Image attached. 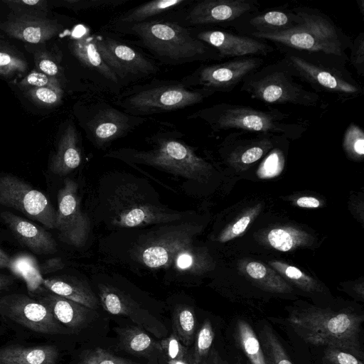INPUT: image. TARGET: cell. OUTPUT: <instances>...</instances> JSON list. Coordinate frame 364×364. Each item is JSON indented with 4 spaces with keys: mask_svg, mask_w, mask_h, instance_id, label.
Returning a JSON list of instances; mask_svg holds the SVG:
<instances>
[{
    "mask_svg": "<svg viewBox=\"0 0 364 364\" xmlns=\"http://www.w3.org/2000/svg\"><path fill=\"white\" fill-rule=\"evenodd\" d=\"M301 18L300 24L285 31L258 33L252 37L272 43L284 49L348 62L347 50L353 40L332 18L320 10L306 6L292 7Z\"/></svg>",
    "mask_w": 364,
    "mask_h": 364,
    "instance_id": "obj_1",
    "label": "cell"
},
{
    "mask_svg": "<svg viewBox=\"0 0 364 364\" xmlns=\"http://www.w3.org/2000/svg\"><path fill=\"white\" fill-rule=\"evenodd\" d=\"M287 321L306 343L336 348L364 360L363 314L310 306L293 310Z\"/></svg>",
    "mask_w": 364,
    "mask_h": 364,
    "instance_id": "obj_2",
    "label": "cell"
},
{
    "mask_svg": "<svg viewBox=\"0 0 364 364\" xmlns=\"http://www.w3.org/2000/svg\"><path fill=\"white\" fill-rule=\"evenodd\" d=\"M205 122L213 132L238 131L255 134L282 135L296 139L307 130V120L272 108L261 110L250 106L220 102L200 109L188 117Z\"/></svg>",
    "mask_w": 364,
    "mask_h": 364,
    "instance_id": "obj_3",
    "label": "cell"
},
{
    "mask_svg": "<svg viewBox=\"0 0 364 364\" xmlns=\"http://www.w3.org/2000/svg\"><path fill=\"white\" fill-rule=\"evenodd\" d=\"M124 28L163 63L179 65L196 61L222 60L215 49L198 39L190 29L177 23L148 20Z\"/></svg>",
    "mask_w": 364,
    "mask_h": 364,
    "instance_id": "obj_4",
    "label": "cell"
},
{
    "mask_svg": "<svg viewBox=\"0 0 364 364\" xmlns=\"http://www.w3.org/2000/svg\"><path fill=\"white\" fill-rule=\"evenodd\" d=\"M173 134V131L155 133L149 139L151 148L146 150L124 148L107 156L150 166L187 179L201 180L210 165Z\"/></svg>",
    "mask_w": 364,
    "mask_h": 364,
    "instance_id": "obj_5",
    "label": "cell"
},
{
    "mask_svg": "<svg viewBox=\"0 0 364 364\" xmlns=\"http://www.w3.org/2000/svg\"><path fill=\"white\" fill-rule=\"evenodd\" d=\"M294 76L316 93L335 95L344 102L363 95L362 86L346 68V63L318 55L279 50Z\"/></svg>",
    "mask_w": 364,
    "mask_h": 364,
    "instance_id": "obj_6",
    "label": "cell"
},
{
    "mask_svg": "<svg viewBox=\"0 0 364 364\" xmlns=\"http://www.w3.org/2000/svg\"><path fill=\"white\" fill-rule=\"evenodd\" d=\"M213 94L208 90L188 87L182 81H155L127 90L115 104L127 114L144 117L193 106Z\"/></svg>",
    "mask_w": 364,
    "mask_h": 364,
    "instance_id": "obj_7",
    "label": "cell"
},
{
    "mask_svg": "<svg viewBox=\"0 0 364 364\" xmlns=\"http://www.w3.org/2000/svg\"><path fill=\"white\" fill-rule=\"evenodd\" d=\"M284 58L262 66L242 82L240 91L251 99L271 105L317 107L319 95L299 83Z\"/></svg>",
    "mask_w": 364,
    "mask_h": 364,
    "instance_id": "obj_8",
    "label": "cell"
},
{
    "mask_svg": "<svg viewBox=\"0 0 364 364\" xmlns=\"http://www.w3.org/2000/svg\"><path fill=\"white\" fill-rule=\"evenodd\" d=\"M109 203L112 223L121 228L165 224L182 218L181 213L148 202L134 184L119 186Z\"/></svg>",
    "mask_w": 364,
    "mask_h": 364,
    "instance_id": "obj_9",
    "label": "cell"
},
{
    "mask_svg": "<svg viewBox=\"0 0 364 364\" xmlns=\"http://www.w3.org/2000/svg\"><path fill=\"white\" fill-rule=\"evenodd\" d=\"M197 231L196 225L188 223L161 226L140 237L134 254L149 268L168 267L179 251L191 245Z\"/></svg>",
    "mask_w": 364,
    "mask_h": 364,
    "instance_id": "obj_10",
    "label": "cell"
},
{
    "mask_svg": "<svg viewBox=\"0 0 364 364\" xmlns=\"http://www.w3.org/2000/svg\"><path fill=\"white\" fill-rule=\"evenodd\" d=\"M146 119L127 114L107 102L95 101L86 107L82 126L91 142L102 148L125 136Z\"/></svg>",
    "mask_w": 364,
    "mask_h": 364,
    "instance_id": "obj_11",
    "label": "cell"
},
{
    "mask_svg": "<svg viewBox=\"0 0 364 364\" xmlns=\"http://www.w3.org/2000/svg\"><path fill=\"white\" fill-rule=\"evenodd\" d=\"M263 63L262 57L248 56L203 65L182 82L188 87L203 88L213 93L230 92L248 75L261 68Z\"/></svg>",
    "mask_w": 364,
    "mask_h": 364,
    "instance_id": "obj_12",
    "label": "cell"
},
{
    "mask_svg": "<svg viewBox=\"0 0 364 364\" xmlns=\"http://www.w3.org/2000/svg\"><path fill=\"white\" fill-rule=\"evenodd\" d=\"M0 205L17 210L48 229L55 228L56 211L49 199L18 177L0 176Z\"/></svg>",
    "mask_w": 364,
    "mask_h": 364,
    "instance_id": "obj_13",
    "label": "cell"
},
{
    "mask_svg": "<svg viewBox=\"0 0 364 364\" xmlns=\"http://www.w3.org/2000/svg\"><path fill=\"white\" fill-rule=\"evenodd\" d=\"M97 50L119 82H132L154 75L158 67L134 48L109 36H93Z\"/></svg>",
    "mask_w": 364,
    "mask_h": 364,
    "instance_id": "obj_14",
    "label": "cell"
},
{
    "mask_svg": "<svg viewBox=\"0 0 364 364\" xmlns=\"http://www.w3.org/2000/svg\"><path fill=\"white\" fill-rule=\"evenodd\" d=\"M55 229L60 240L74 247L85 245L90 230L88 217L81 210L77 184L66 178L57 196Z\"/></svg>",
    "mask_w": 364,
    "mask_h": 364,
    "instance_id": "obj_15",
    "label": "cell"
},
{
    "mask_svg": "<svg viewBox=\"0 0 364 364\" xmlns=\"http://www.w3.org/2000/svg\"><path fill=\"white\" fill-rule=\"evenodd\" d=\"M0 314L37 333H65L63 326L46 306L25 294H12L2 296Z\"/></svg>",
    "mask_w": 364,
    "mask_h": 364,
    "instance_id": "obj_16",
    "label": "cell"
},
{
    "mask_svg": "<svg viewBox=\"0 0 364 364\" xmlns=\"http://www.w3.org/2000/svg\"><path fill=\"white\" fill-rule=\"evenodd\" d=\"M259 7L257 0H203L191 6L186 21L191 26L230 28L242 16Z\"/></svg>",
    "mask_w": 364,
    "mask_h": 364,
    "instance_id": "obj_17",
    "label": "cell"
},
{
    "mask_svg": "<svg viewBox=\"0 0 364 364\" xmlns=\"http://www.w3.org/2000/svg\"><path fill=\"white\" fill-rule=\"evenodd\" d=\"M195 36L215 49L222 60L248 56H267L275 47L267 41L223 29L209 28L194 32Z\"/></svg>",
    "mask_w": 364,
    "mask_h": 364,
    "instance_id": "obj_18",
    "label": "cell"
},
{
    "mask_svg": "<svg viewBox=\"0 0 364 364\" xmlns=\"http://www.w3.org/2000/svg\"><path fill=\"white\" fill-rule=\"evenodd\" d=\"M300 23V16L292 8H276L244 15L230 28L238 34L252 37L258 33L285 31L298 26Z\"/></svg>",
    "mask_w": 364,
    "mask_h": 364,
    "instance_id": "obj_19",
    "label": "cell"
},
{
    "mask_svg": "<svg viewBox=\"0 0 364 364\" xmlns=\"http://www.w3.org/2000/svg\"><path fill=\"white\" fill-rule=\"evenodd\" d=\"M63 26L56 21L15 13L0 24L9 36L31 43H44L59 33Z\"/></svg>",
    "mask_w": 364,
    "mask_h": 364,
    "instance_id": "obj_20",
    "label": "cell"
},
{
    "mask_svg": "<svg viewBox=\"0 0 364 364\" xmlns=\"http://www.w3.org/2000/svg\"><path fill=\"white\" fill-rule=\"evenodd\" d=\"M16 239L33 252L38 255H50L58 251V245L48 231L9 211L0 214Z\"/></svg>",
    "mask_w": 364,
    "mask_h": 364,
    "instance_id": "obj_21",
    "label": "cell"
},
{
    "mask_svg": "<svg viewBox=\"0 0 364 364\" xmlns=\"http://www.w3.org/2000/svg\"><path fill=\"white\" fill-rule=\"evenodd\" d=\"M233 352L242 364H269L255 329L245 318L237 316L230 323Z\"/></svg>",
    "mask_w": 364,
    "mask_h": 364,
    "instance_id": "obj_22",
    "label": "cell"
},
{
    "mask_svg": "<svg viewBox=\"0 0 364 364\" xmlns=\"http://www.w3.org/2000/svg\"><path fill=\"white\" fill-rule=\"evenodd\" d=\"M38 301L46 306L60 323L70 328L84 326L92 315L93 309L53 292L39 296Z\"/></svg>",
    "mask_w": 364,
    "mask_h": 364,
    "instance_id": "obj_23",
    "label": "cell"
},
{
    "mask_svg": "<svg viewBox=\"0 0 364 364\" xmlns=\"http://www.w3.org/2000/svg\"><path fill=\"white\" fill-rule=\"evenodd\" d=\"M81 161L78 134L75 126L69 124L60 138L57 151L50 161V170L56 175L65 176L77 168Z\"/></svg>",
    "mask_w": 364,
    "mask_h": 364,
    "instance_id": "obj_24",
    "label": "cell"
},
{
    "mask_svg": "<svg viewBox=\"0 0 364 364\" xmlns=\"http://www.w3.org/2000/svg\"><path fill=\"white\" fill-rule=\"evenodd\" d=\"M43 284L46 288L58 296L93 310L98 307V299L89 284L76 277H51L43 279Z\"/></svg>",
    "mask_w": 364,
    "mask_h": 364,
    "instance_id": "obj_25",
    "label": "cell"
},
{
    "mask_svg": "<svg viewBox=\"0 0 364 364\" xmlns=\"http://www.w3.org/2000/svg\"><path fill=\"white\" fill-rule=\"evenodd\" d=\"M58 355L55 346L11 345L0 348V364H56Z\"/></svg>",
    "mask_w": 364,
    "mask_h": 364,
    "instance_id": "obj_26",
    "label": "cell"
},
{
    "mask_svg": "<svg viewBox=\"0 0 364 364\" xmlns=\"http://www.w3.org/2000/svg\"><path fill=\"white\" fill-rule=\"evenodd\" d=\"M71 46L73 54L82 65L100 74L106 80L115 84L119 83L114 73L100 55L93 36H85L74 38Z\"/></svg>",
    "mask_w": 364,
    "mask_h": 364,
    "instance_id": "obj_27",
    "label": "cell"
},
{
    "mask_svg": "<svg viewBox=\"0 0 364 364\" xmlns=\"http://www.w3.org/2000/svg\"><path fill=\"white\" fill-rule=\"evenodd\" d=\"M187 0H154L133 8L117 18L114 23L122 26L150 20L163 13L186 4Z\"/></svg>",
    "mask_w": 364,
    "mask_h": 364,
    "instance_id": "obj_28",
    "label": "cell"
},
{
    "mask_svg": "<svg viewBox=\"0 0 364 364\" xmlns=\"http://www.w3.org/2000/svg\"><path fill=\"white\" fill-rule=\"evenodd\" d=\"M255 331L269 364H293L269 323L259 321Z\"/></svg>",
    "mask_w": 364,
    "mask_h": 364,
    "instance_id": "obj_29",
    "label": "cell"
},
{
    "mask_svg": "<svg viewBox=\"0 0 364 364\" xmlns=\"http://www.w3.org/2000/svg\"><path fill=\"white\" fill-rule=\"evenodd\" d=\"M121 348L133 354H145L154 347L152 339L136 327L117 329Z\"/></svg>",
    "mask_w": 364,
    "mask_h": 364,
    "instance_id": "obj_30",
    "label": "cell"
},
{
    "mask_svg": "<svg viewBox=\"0 0 364 364\" xmlns=\"http://www.w3.org/2000/svg\"><path fill=\"white\" fill-rule=\"evenodd\" d=\"M173 326L174 333L186 345L193 338L196 319L193 309L186 305H178L173 313Z\"/></svg>",
    "mask_w": 364,
    "mask_h": 364,
    "instance_id": "obj_31",
    "label": "cell"
},
{
    "mask_svg": "<svg viewBox=\"0 0 364 364\" xmlns=\"http://www.w3.org/2000/svg\"><path fill=\"white\" fill-rule=\"evenodd\" d=\"M99 296L105 311L114 315L128 314L129 307L124 295L113 287L100 284Z\"/></svg>",
    "mask_w": 364,
    "mask_h": 364,
    "instance_id": "obj_32",
    "label": "cell"
},
{
    "mask_svg": "<svg viewBox=\"0 0 364 364\" xmlns=\"http://www.w3.org/2000/svg\"><path fill=\"white\" fill-rule=\"evenodd\" d=\"M267 239L273 248L287 252L301 244L303 235L301 232L293 229L274 228L269 231Z\"/></svg>",
    "mask_w": 364,
    "mask_h": 364,
    "instance_id": "obj_33",
    "label": "cell"
},
{
    "mask_svg": "<svg viewBox=\"0 0 364 364\" xmlns=\"http://www.w3.org/2000/svg\"><path fill=\"white\" fill-rule=\"evenodd\" d=\"M343 147L352 158L361 159L364 155V132L355 122L349 124L344 132Z\"/></svg>",
    "mask_w": 364,
    "mask_h": 364,
    "instance_id": "obj_34",
    "label": "cell"
},
{
    "mask_svg": "<svg viewBox=\"0 0 364 364\" xmlns=\"http://www.w3.org/2000/svg\"><path fill=\"white\" fill-rule=\"evenodd\" d=\"M271 263L278 271L302 290L309 293L321 290L320 286L313 279L304 274L298 268L280 262H272Z\"/></svg>",
    "mask_w": 364,
    "mask_h": 364,
    "instance_id": "obj_35",
    "label": "cell"
},
{
    "mask_svg": "<svg viewBox=\"0 0 364 364\" xmlns=\"http://www.w3.org/2000/svg\"><path fill=\"white\" fill-rule=\"evenodd\" d=\"M215 333L209 320H205L200 328L193 353V364H200L208 355L213 343Z\"/></svg>",
    "mask_w": 364,
    "mask_h": 364,
    "instance_id": "obj_36",
    "label": "cell"
},
{
    "mask_svg": "<svg viewBox=\"0 0 364 364\" xmlns=\"http://www.w3.org/2000/svg\"><path fill=\"white\" fill-rule=\"evenodd\" d=\"M4 2L17 14L46 18L48 12V2L45 0H7Z\"/></svg>",
    "mask_w": 364,
    "mask_h": 364,
    "instance_id": "obj_37",
    "label": "cell"
},
{
    "mask_svg": "<svg viewBox=\"0 0 364 364\" xmlns=\"http://www.w3.org/2000/svg\"><path fill=\"white\" fill-rule=\"evenodd\" d=\"M27 95L34 102L50 107L61 102L63 91L60 85L33 87L27 90Z\"/></svg>",
    "mask_w": 364,
    "mask_h": 364,
    "instance_id": "obj_38",
    "label": "cell"
},
{
    "mask_svg": "<svg viewBox=\"0 0 364 364\" xmlns=\"http://www.w3.org/2000/svg\"><path fill=\"white\" fill-rule=\"evenodd\" d=\"M180 271L184 272H196L200 267V253L197 252L191 245L182 249L173 257L171 264Z\"/></svg>",
    "mask_w": 364,
    "mask_h": 364,
    "instance_id": "obj_39",
    "label": "cell"
},
{
    "mask_svg": "<svg viewBox=\"0 0 364 364\" xmlns=\"http://www.w3.org/2000/svg\"><path fill=\"white\" fill-rule=\"evenodd\" d=\"M77 364H138L100 348L89 350Z\"/></svg>",
    "mask_w": 364,
    "mask_h": 364,
    "instance_id": "obj_40",
    "label": "cell"
},
{
    "mask_svg": "<svg viewBox=\"0 0 364 364\" xmlns=\"http://www.w3.org/2000/svg\"><path fill=\"white\" fill-rule=\"evenodd\" d=\"M348 62L350 63L358 75L364 76V33L360 32L353 40L350 47Z\"/></svg>",
    "mask_w": 364,
    "mask_h": 364,
    "instance_id": "obj_41",
    "label": "cell"
},
{
    "mask_svg": "<svg viewBox=\"0 0 364 364\" xmlns=\"http://www.w3.org/2000/svg\"><path fill=\"white\" fill-rule=\"evenodd\" d=\"M26 63L21 58L7 52L0 50V75L11 76L26 71Z\"/></svg>",
    "mask_w": 364,
    "mask_h": 364,
    "instance_id": "obj_42",
    "label": "cell"
},
{
    "mask_svg": "<svg viewBox=\"0 0 364 364\" xmlns=\"http://www.w3.org/2000/svg\"><path fill=\"white\" fill-rule=\"evenodd\" d=\"M323 364H364L355 355L333 347H323Z\"/></svg>",
    "mask_w": 364,
    "mask_h": 364,
    "instance_id": "obj_43",
    "label": "cell"
},
{
    "mask_svg": "<svg viewBox=\"0 0 364 364\" xmlns=\"http://www.w3.org/2000/svg\"><path fill=\"white\" fill-rule=\"evenodd\" d=\"M127 0H64L60 1L62 6L80 11L88 9L100 8L102 6H118Z\"/></svg>",
    "mask_w": 364,
    "mask_h": 364,
    "instance_id": "obj_44",
    "label": "cell"
},
{
    "mask_svg": "<svg viewBox=\"0 0 364 364\" xmlns=\"http://www.w3.org/2000/svg\"><path fill=\"white\" fill-rule=\"evenodd\" d=\"M58 85H60V83L57 77L36 71L30 73L19 83V86L30 88Z\"/></svg>",
    "mask_w": 364,
    "mask_h": 364,
    "instance_id": "obj_45",
    "label": "cell"
},
{
    "mask_svg": "<svg viewBox=\"0 0 364 364\" xmlns=\"http://www.w3.org/2000/svg\"><path fill=\"white\" fill-rule=\"evenodd\" d=\"M267 270V268L262 264L257 262H249L246 266V272L252 279L258 282L266 290L277 293L270 287L265 279Z\"/></svg>",
    "mask_w": 364,
    "mask_h": 364,
    "instance_id": "obj_46",
    "label": "cell"
},
{
    "mask_svg": "<svg viewBox=\"0 0 364 364\" xmlns=\"http://www.w3.org/2000/svg\"><path fill=\"white\" fill-rule=\"evenodd\" d=\"M252 217V213L241 217L220 236L219 240L224 242L241 235L247 228Z\"/></svg>",
    "mask_w": 364,
    "mask_h": 364,
    "instance_id": "obj_47",
    "label": "cell"
},
{
    "mask_svg": "<svg viewBox=\"0 0 364 364\" xmlns=\"http://www.w3.org/2000/svg\"><path fill=\"white\" fill-rule=\"evenodd\" d=\"M161 347L166 351L170 360H182L183 348L180 344L175 333L161 341Z\"/></svg>",
    "mask_w": 364,
    "mask_h": 364,
    "instance_id": "obj_48",
    "label": "cell"
},
{
    "mask_svg": "<svg viewBox=\"0 0 364 364\" xmlns=\"http://www.w3.org/2000/svg\"><path fill=\"white\" fill-rule=\"evenodd\" d=\"M37 64L39 70L48 76L55 77L59 73V67L50 58H42Z\"/></svg>",
    "mask_w": 364,
    "mask_h": 364,
    "instance_id": "obj_49",
    "label": "cell"
},
{
    "mask_svg": "<svg viewBox=\"0 0 364 364\" xmlns=\"http://www.w3.org/2000/svg\"><path fill=\"white\" fill-rule=\"evenodd\" d=\"M64 267V263L60 257L52 258L41 264V271L43 273H49L58 271Z\"/></svg>",
    "mask_w": 364,
    "mask_h": 364,
    "instance_id": "obj_50",
    "label": "cell"
},
{
    "mask_svg": "<svg viewBox=\"0 0 364 364\" xmlns=\"http://www.w3.org/2000/svg\"><path fill=\"white\" fill-rule=\"evenodd\" d=\"M200 364H230L219 353V352L212 347L207 357Z\"/></svg>",
    "mask_w": 364,
    "mask_h": 364,
    "instance_id": "obj_51",
    "label": "cell"
},
{
    "mask_svg": "<svg viewBox=\"0 0 364 364\" xmlns=\"http://www.w3.org/2000/svg\"><path fill=\"white\" fill-rule=\"evenodd\" d=\"M278 162L279 157L277 153H272L265 160L262 168L267 173L272 174L278 169Z\"/></svg>",
    "mask_w": 364,
    "mask_h": 364,
    "instance_id": "obj_52",
    "label": "cell"
},
{
    "mask_svg": "<svg viewBox=\"0 0 364 364\" xmlns=\"http://www.w3.org/2000/svg\"><path fill=\"white\" fill-rule=\"evenodd\" d=\"M296 204L301 208H316L319 207L320 201L314 197L303 196L297 199Z\"/></svg>",
    "mask_w": 364,
    "mask_h": 364,
    "instance_id": "obj_53",
    "label": "cell"
},
{
    "mask_svg": "<svg viewBox=\"0 0 364 364\" xmlns=\"http://www.w3.org/2000/svg\"><path fill=\"white\" fill-rule=\"evenodd\" d=\"M11 267V259L9 255L0 248V268H9Z\"/></svg>",
    "mask_w": 364,
    "mask_h": 364,
    "instance_id": "obj_54",
    "label": "cell"
},
{
    "mask_svg": "<svg viewBox=\"0 0 364 364\" xmlns=\"http://www.w3.org/2000/svg\"><path fill=\"white\" fill-rule=\"evenodd\" d=\"M13 282V279L5 274H0V291L6 289Z\"/></svg>",
    "mask_w": 364,
    "mask_h": 364,
    "instance_id": "obj_55",
    "label": "cell"
},
{
    "mask_svg": "<svg viewBox=\"0 0 364 364\" xmlns=\"http://www.w3.org/2000/svg\"><path fill=\"white\" fill-rule=\"evenodd\" d=\"M358 8L360 11L361 16H364V0H356Z\"/></svg>",
    "mask_w": 364,
    "mask_h": 364,
    "instance_id": "obj_56",
    "label": "cell"
},
{
    "mask_svg": "<svg viewBox=\"0 0 364 364\" xmlns=\"http://www.w3.org/2000/svg\"><path fill=\"white\" fill-rule=\"evenodd\" d=\"M168 364H186L182 360H170Z\"/></svg>",
    "mask_w": 364,
    "mask_h": 364,
    "instance_id": "obj_57",
    "label": "cell"
}]
</instances>
